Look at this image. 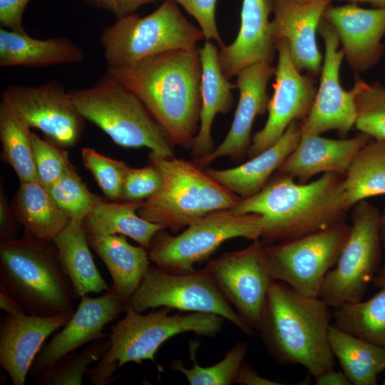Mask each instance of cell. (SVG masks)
Segmentation results:
<instances>
[{
	"label": "cell",
	"mask_w": 385,
	"mask_h": 385,
	"mask_svg": "<svg viewBox=\"0 0 385 385\" xmlns=\"http://www.w3.org/2000/svg\"><path fill=\"white\" fill-rule=\"evenodd\" d=\"M349 4L369 3L375 8H385V0H340Z\"/></svg>",
	"instance_id": "49"
},
{
	"label": "cell",
	"mask_w": 385,
	"mask_h": 385,
	"mask_svg": "<svg viewBox=\"0 0 385 385\" xmlns=\"http://www.w3.org/2000/svg\"><path fill=\"white\" fill-rule=\"evenodd\" d=\"M128 304L110 289L98 297L82 296L69 321L41 347L32 363L30 376L34 377L86 344L106 338L103 328L125 312Z\"/></svg>",
	"instance_id": "17"
},
{
	"label": "cell",
	"mask_w": 385,
	"mask_h": 385,
	"mask_svg": "<svg viewBox=\"0 0 385 385\" xmlns=\"http://www.w3.org/2000/svg\"><path fill=\"white\" fill-rule=\"evenodd\" d=\"M329 341L342 372L353 385H376L385 369V351L346 333L334 324L329 327Z\"/></svg>",
	"instance_id": "31"
},
{
	"label": "cell",
	"mask_w": 385,
	"mask_h": 385,
	"mask_svg": "<svg viewBox=\"0 0 385 385\" xmlns=\"http://www.w3.org/2000/svg\"><path fill=\"white\" fill-rule=\"evenodd\" d=\"M88 5L111 13L116 19L135 13L140 6L158 0H81Z\"/></svg>",
	"instance_id": "44"
},
{
	"label": "cell",
	"mask_w": 385,
	"mask_h": 385,
	"mask_svg": "<svg viewBox=\"0 0 385 385\" xmlns=\"http://www.w3.org/2000/svg\"><path fill=\"white\" fill-rule=\"evenodd\" d=\"M263 217L257 214H240L232 208L212 212L172 235L158 231L148 249L150 262L172 274L194 271L195 265L208 261L225 241L244 237L254 241L261 237Z\"/></svg>",
	"instance_id": "9"
},
{
	"label": "cell",
	"mask_w": 385,
	"mask_h": 385,
	"mask_svg": "<svg viewBox=\"0 0 385 385\" xmlns=\"http://www.w3.org/2000/svg\"><path fill=\"white\" fill-rule=\"evenodd\" d=\"M87 238L90 247L108 270L113 282L110 289L129 304L151 265L148 250L130 244L123 235L89 233Z\"/></svg>",
	"instance_id": "27"
},
{
	"label": "cell",
	"mask_w": 385,
	"mask_h": 385,
	"mask_svg": "<svg viewBox=\"0 0 385 385\" xmlns=\"http://www.w3.org/2000/svg\"><path fill=\"white\" fill-rule=\"evenodd\" d=\"M30 128L6 102L1 100V159L12 168L19 183L37 180Z\"/></svg>",
	"instance_id": "34"
},
{
	"label": "cell",
	"mask_w": 385,
	"mask_h": 385,
	"mask_svg": "<svg viewBox=\"0 0 385 385\" xmlns=\"http://www.w3.org/2000/svg\"><path fill=\"white\" fill-rule=\"evenodd\" d=\"M375 287L385 289V267L379 271L373 279Z\"/></svg>",
	"instance_id": "50"
},
{
	"label": "cell",
	"mask_w": 385,
	"mask_h": 385,
	"mask_svg": "<svg viewBox=\"0 0 385 385\" xmlns=\"http://www.w3.org/2000/svg\"><path fill=\"white\" fill-rule=\"evenodd\" d=\"M18 223L11 206L6 200L4 188H0V241L6 242L18 238Z\"/></svg>",
	"instance_id": "45"
},
{
	"label": "cell",
	"mask_w": 385,
	"mask_h": 385,
	"mask_svg": "<svg viewBox=\"0 0 385 385\" xmlns=\"http://www.w3.org/2000/svg\"><path fill=\"white\" fill-rule=\"evenodd\" d=\"M275 46L278 61L274 92L268 103V118L264 127L252 138L247 154L249 158L276 143L292 121L304 120L312 109L317 91L316 77L303 75L294 66L287 41L279 39Z\"/></svg>",
	"instance_id": "15"
},
{
	"label": "cell",
	"mask_w": 385,
	"mask_h": 385,
	"mask_svg": "<svg viewBox=\"0 0 385 385\" xmlns=\"http://www.w3.org/2000/svg\"><path fill=\"white\" fill-rule=\"evenodd\" d=\"M344 175L326 173L299 183L275 173L255 195L240 200L232 210L263 217L260 240L265 245L288 242L345 221L348 212L342 188Z\"/></svg>",
	"instance_id": "2"
},
{
	"label": "cell",
	"mask_w": 385,
	"mask_h": 385,
	"mask_svg": "<svg viewBox=\"0 0 385 385\" xmlns=\"http://www.w3.org/2000/svg\"><path fill=\"white\" fill-rule=\"evenodd\" d=\"M85 53L71 39L61 36L38 39L26 31L0 29V66L41 68L83 61Z\"/></svg>",
	"instance_id": "26"
},
{
	"label": "cell",
	"mask_w": 385,
	"mask_h": 385,
	"mask_svg": "<svg viewBox=\"0 0 385 385\" xmlns=\"http://www.w3.org/2000/svg\"><path fill=\"white\" fill-rule=\"evenodd\" d=\"M141 202H111L101 198L83 220V227L87 234L129 237L148 250L155 235L164 228L138 214Z\"/></svg>",
	"instance_id": "30"
},
{
	"label": "cell",
	"mask_w": 385,
	"mask_h": 385,
	"mask_svg": "<svg viewBox=\"0 0 385 385\" xmlns=\"http://www.w3.org/2000/svg\"><path fill=\"white\" fill-rule=\"evenodd\" d=\"M148 162L160 173L163 185L142 201L137 212L175 234L212 212L233 208L241 200L193 161L150 151Z\"/></svg>",
	"instance_id": "6"
},
{
	"label": "cell",
	"mask_w": 385,
	"mask_h": 385,
	"mask_svg": "<svg viewBox=\"0 0 385 385\" xmlns=\"http://www.w3.org/2000/svg\"><path fill=\"white\" fill-rule=\"evenodd\" d=\"M209 269L220 291L239 316L259 331L272 275L266 245L260 239L244 249L209 260Z\"/></svg>",
	"instance_id": "13"
},
{
	"label": "cell",
	"mask_w": 385,
	"mask_h": 385,
	"mask_svg": "<svg viewBox=\"0 0 385 385\" xmlns=\"http://www.w3.org/2000/svg\"><path fill=\"white\" fill-rule=\"evenodd\" d=\"M173 1L180 4L196 20L206 41L212 39L220 46L224 44L216 24L215 7L217 0Z\"/></svg>",
	"instance_id": "42"
},
{
	"label": "cell",
	"mask_w": 385,
	"mask_h": 385,
	"mask_svg": "<svg viewBox=\"0 0 385 385\" xmlns=\"http://www.w3.org/2000/svg\"><path fill=\"white\" fill-rule=\"evenodd\" d=\"M322 18L337 31L344 58L355 73L366 72L381 61L384 51L381 39L385 35V8L330 4Z\"/></svg>",
	"instance_id": "18"
},
{
	"label": "cell",
	"mask_w": 385,
	"mask_h": 385,
	"mask_svg": "<svg viewBox=\"0 0 385 385\" xmlns=\"http://www.w3.org/2000/svg\"><path fill=\"white\" fill-rule=\"evenodd\" d=\"M1 98L30 128L41 130L52 144L65 149L80 140L86 119L60 81L51 80L36 86L9 84Z\"/></svg>",
	"instance_id": "14"
},
{
	"label": "cell",
	"mask_w": 385,
	"mask_h": 385,
	"mask_svg": "<svg viewBox=\"0 0 385 385\" xmlns=\"http://www.w3.org/2000/svg\"><path fill=\"white\" fill-rule=\"evenodd\" d=\"M106 71L137 95L175 145L191 148L201 110L197 46L165 51Z\"/></svg>",
	"instance_id": "1"
},
{
	"label": "cell",
	"mask_w": 385,
	"mask_h": 385,
	"mask_svg": "<svg viewBox=\"0 0 385 385\" xmlns=\"http://www.w3.org/2000/svg\"><path fill=\"white\" fill-rule=\"evenodd\" d=\"M332 0H272L274 19L271 31L274 42L284 38L289 45L294 66L317 77L322 68V55L316 41V32L324 11Z\"/></svg>",
	"instance_id": "20"
},
{
	"label": "cell",
	"mask_w": 385,
	"mask_h": 385,
	"mask_svg": "<svg viewBox=\"0 0 385 385\" xmlns=\"http://www.w3.org/2000/svg\"><path fill=\"white\" fill-rule=\"evenodd\" d=\"M235 384L242 385H280L278 381L270 380L259 375V374L248 364H242Z\"/></svg>",
	"instance_id": "46"
},
{
	"label": "cell",
	"mask_w": 385,
	"mask_h": 385,
	"mask_svg": "<svg viewBox=\"0 0 385 385\" xmlns=\"http://www.w3.org/2000/svg\"><path fill=\"white\" fill-rule=\"evenodd\" d=\"M317 385H351L342 371H337L334 367L325 370L314 377Z\"/></svg>",
	"instance_id": "47"
},
{
	"label": "cell",
	"mask_w": 385,
	"mask_h": 385,
	"mask_svg": "<svg viewBox=\"0 0 385 385\" xmlns=\"http://www.w3.org/2000/svg\"><path fill=\"white\" fill-rule=\"evenodd\" d=\"M68 95L81 115L116 145L175 157V145L142 101L107 71L92 86L72 89Z\"/></svg>",
	"instance_id": "7"
},
{
	"label": "cell",
	"mask_w": 385,
	"mask_h": 385,
	"mask_svg": "<svg viewBox=\"0 0 385 385\" xmlns=\"http://www.w3.org/2000/svg\"><path fill=\"white\" fill-rule=\"evenodd\" d=\"M371 139L361 132L344 139L302 133L297 147L275 173L297 179L299 183H307L319 173L345 175L356 153Z\"/></svg>",
	"instance_id": "23"
},
{
	"label": "cell",
	"mask_w": 385,
	"mask_h": 385,
	"mask_svg": "<svg viewBox=\"0 0 385 385\" xmlns=\"http://www.w3.org/2000/svg\"><path fill=\"white\" fill-rule=\"evenodd\" d=\"M0 308L9 314L26 313L20 304L2 289H0Z\"/></svg>",
	"instance_id": "48"
},
{
	"label": "cell",
	"mask_w": 385,
	"mask_h": 385,
	"mask_svg": "<svg viewBox=\"0 0 385 385\" xmlns=\"http://www.w3.org/2000/svg\"><path fill=\"white\" fill-rule=\"evenodd\" d=\"M318 31L324 44V57L321 71L319 86L312 109L301 122L304 133L318 134L337 130L345 137L354 127L355 87L350 91L343 88L339 71L344 53L338 50L339 38L334 27L322 19Z\"/></svg>",
	"instance_id": "16"
},
{
	"label": "cell",
	"mask_w": 385,
	"mask_h": 385,
	"mask_svg": "<svg viewBox=\"0 0 385 385\" xmlns=\"http://www.w3.org/2000/svg\"><path fill=\"white\" fill-rule=\"evenodd\" d=\"M172 311L160 307L143 314L128 304L125 317L111 327L107 351L86 374L91 384H110L115 370L128 362L141 364L143 360H150L155 363V355L160 346L178 334L193 332L214 337L221 331L225 320L211 313L170 314Z\"/></svg>",
	"instance_id": "5"
},
{
	"label": "cell",
	"mask_w": 385,
	"mask_h": 385,
	"mask_svg": "<svg viewBox=\"0 0 385 385\" xmlns=\"http://www.w3.org/2000/svg\"><path fill=\"white\" fill-rule=\"evenodd\" d=\"M0 289L26 314L51 316L75 312L71 284L53 240L26 232L0 243Z\"/></svg>",
	"instance_id": "4"
},
{
	"label": "cell",
	"mask_w": 385,
	"mask_h": 385,
	"mask_svg": "<svg viewBox=\"0 0 385 385\" xmlns=\"http://www.w3.org/2000/svg\"><path fill=\"white\" fill-rule=\"evenodd\" d=\"M60 263L72 286L74 297L108 291L93 259L82 222L70 220L53 240Z\"/></svg>",
	"instance_id": "28"
},
{
	"label": "cell",
	"mask_w": 385,
	"mask_h": 385,
	"mask_svg": "<svg viewBox=\"0 0 385 385\" xmlns=\"http://www.w3.org/2000/svg\"><path fill=\"white\" fill-rule=\"evenodd\" d=\"M11 207L25 232L53 240L70 218L38 180L20 183Z\"/></svg>",
	"instance_id": "29"
},
{
	"label": "cell",
	"mask_w": 385,
	"mask_h": 385,
	"mask_svg": "<svg viewBox=\"0 0 385 385\" xmlns=\"http://www.w3.org/2000/svg\"><path fill=\"white\" fill-rule=\"evenodd\" d=\"M366 301L332 308L334 324L385 351V289Z\"/></svg>",
	"instance_id": "33"
},
{
	"label": "cell",
	"mask_w": 385,
	"mask_h": 385,
	"mask_svg": "<svg viewBox=\"0 0 385 385\" xmlns=\"http://www.w3.org/2000/svg\"><path fill=\"white\" fill-rule=\"evenodd\" d=\"M110 346L106 338L90 342L78 352H71L36 375L34 385H81L88 366L98 361Z\"/></svg>",
	"instance_id": "36"
},
{
	"label": "cell",
	"mask_w": 385,
	"mask_h": 385,
	"mask_svg": "<svg viewBox=\"0 0 385 385\" xmlns=\"http://www.w3.org/2000/svg\"><path fill=\"white\" fill-rule=\"evenodd\" d=\"M46 189L70 220L81 222L101 199L88 189L73 165Z\"/></svg>",
	"instance_id": "38"
},
{
	"label": "cell",
	"mask_w": 385,
	"mask_h": 385,
	"mask_svg": "<svg viewBox=\"0 0 385 385\" xmlns=\"http://www.w3.org/2000/svg\"><path fill=\"white\" fill-rule=\"evenodd\" d=\"M345 221L288 242L266 245L269 267L276 281L308 297H318L327 272L347 241Z\"/></svg>",
	"instance_id": "12"
},
{
	"label": "cell",
	"mask_w": 385,
	"mask_h": 385,
	"mask_svg": "<svg viewBox=\"0 0 385 385\" xmlns=\"http://www.w3.org/2000/svg\"><path fill=\"white\" fill-rule=\"evenodd\" d=\"M272 64L261 63L242 70L237 76L236 88L240 92L238 104L230 128L222 142L210 154L194 160L202 168L222 157L239 162L247 154L251 145L253 122L267 111L270 96L267 84L274 75Z\"/></svg>",
	"instance_id": "19"
},
{
	"label": "cell",
	"mask_w": 385,
	"mask_h": 385,
	"mask_svg": "<svg viewBox=\"0 0 385 385\" xmlns=\"http://www.w3.org/2000/svg\"><path fill=\"white\" fill-rule=\"evenodd\" d=\"M30 0H0V25L6 29L25 32L22 16Z\"/></svg>",
	"instance_id": "43"
},
{
	"label": "cell",
	"mask_w": 385,
	"mask_h": 385,
	"mask_svg": "<svg viewBox=\"0 0 385 385\" xmlns=\"http://www.w3.org/2000/svg\"><path fill=\"white\" fill-rule=\"evenodd\" d=\"M294 1L301 4H303V3H307L313 0H294Z\"/></svg>",
	"instance_id": "52"
},
{
	"label": "cell",
	"mask_w": 385,
	"mask_h": 385,
	"mask_svg": "<svg viewBox=\"0 0 385 385\" xmlns=\"http://www.w3.org/2000/svg\"><path fill=\"white\" fill-rule=\"evenodd\" d=\"M198 342H190V358L192 368H186L180 360H173V370L182 373L190 385H231L235 384L239 370L244 363L248 346L245 342L235 343L224 358L215 364L202 367L196 360Z\"/></svg>",
	"instance_id": "35"
},
{
	"label": "cell",
	"mask_w": 385,
	"mask_h": 385,
	"mask_svg": "<svg viewBox=\"0 0 385 385\" xmlns=\"http://www.w3.org/2000/svg\"><path fill=\"white\" fill-rule=\"evenodd\" d=\"M344 199L351 210L356 202L385 195V141L371 139L355 155L344 175Z\"/></svg>",
	"instance_id": "32"
},
{
	"label": "cell",
	"mask_w": 385,
	"mask_h": 385,
	"mask_svg": "<svg viewBox=\"0 0 385 385\" xmlns=\"http://www.w3.org/2000/svg\"><path fill=\"white\" fill-rule=\"evenodd\" d=\"M202 30L181 13L175 1L165 0L145 16L133 13L117 19L100 35L107 69L133 65L165 51L197 46Z\"/></svg>",
	"instance_id": "8"
},
{
	"label": "cell",
	"mask_w": 385,
	"mask_h": 385,
	"mask_svg": "<svg viewBox=\"0 0 385 385\" xmlns=\"http://www.w3.org/2000/svg\"><path fill=\"white\" fill-rule=\"evenodd\" d=\"M354 77V127L372 139L385 141V86L379 81L369 84L359 73Z\"/></svg>",
	"instance_id": "37"
},
{
	"label": "cell",
	"mask_w": 385,
	"mask_h": 385,
	"mask_svg": "<svg viewBox=\"0 0 385 385\" xmlns=\"http://www.w3.org/2000/svg\"><path fill=\"white\" fill-rule=\"evenodd\" d=\"M302 135L301 121L294 120L272 145L241 165L205 172L241 200L259 192L297 147Z\"/></svg>",
	"instance_id": "24"
},
{
	"label": "cell",
	"mask_w": 385,
	"mask_h": 385,
	"mask_svg": "<svg viewBox=\"0 0 385 385\" xmlns=\"http://www.w3.org/2000/svg\"><path fill=\"white\" fill-rule=\"evenodd\" d=\"M272 12V0H242L238 34L232 43L218 50L220 66L227 78L255 64L273 63L277 48L269 21Z\"/></svg>",
	"instance_id": "22"
},
{
	"label": "cell",
	"mask_w": 385,
	"mask_h": 385,
	"mask_svg": "<svg viewBox=\"0 0 385 385\" xmlns=\"http://www.w3.org/2000/svg\"><path fill=\"white\" fill-rule=\"evenodd\" d=\"M31 148L38 181L46 188L54 183L72 164L68 152L31 132Z\"/></svg>",
	"instance_id": "40"
},
{
	"label": "cell",
	"mask_w": 385,
	"mask_h": 385,
	"mask_svg": "<svg viewBox=\"0 0 385 385\" xmlns=\"http://www.w3.org/2000/svg\"><path fill=\"white\" fill-rule=\"evenodd\" d=\"M162 185L163 177L153 165L149 163L140 168H129L124 178L121 200L143 201L158 192Z\"/></svg>",
	"instance_id": "41"
},
{
	"label": "cell",
	"mask_w": 385,
	"mask_h": 385,
	"mask_svg": "<svg viewBox=\"0 0 385 385\" xmlns=\"http://www.w3.org/2000/svg\"><path fill=\"white\" fill-rule=\"evenodd\" d=\"M330 307L275 281L263 309L258 332L270 355L280 364H299L314 377L334 367L329 341Z\"/></svg>",
	"instance_id": "3"
},
{
	"label": "cell",
	"mask_w": 385,
	"mask_h": 385,
	"mask_svg": "<svg viewBox=\"0 0 385 385\" xmlns=\"http://www.w3.org/2000/svg\"><path fill=\"white\" fill-rule=\"evenodd\" d=\"M379 235L381 241L383 242L385 247V208L381 212L380 222H379Z\"/></svg>",
	"instance_id": "51"
},
{
	"label": "cell",
	"mask_w": 385,
	"mask_h": 385,
	"mask_svg": "<svg viewBox=\"0 0 385 385\" xmlns=\"http://www.w3.org/2000/svg\"><path fill=\"white\" fill-rule=\"evenodd\" d=\"M200 56L201 110L199 130L190 148L194 160L214 150L211 134L214 118L217 113H227L231 110L235 100L232 91L236 88L222 73L218 61V49L212 42H205L200 48Z\"/></svg>",
	"instance_id": "25"
},
{
	"label": "cell",
	"mask_w": 385,
	"mask_h": 385,
	"mask_svg": "<svg viewBox=\"0 0 385 385\" xmlns=\"http://www.w3.org/2000/svg\"><path fill=\"white\" fill-rule=\"evenodd\" d=\"M73 314H9L0 325V365L13 385H24L46 339L63 327Z\"/></svg>",
	"instance_id": "21"
},
{
	"label": "cell",
	"mask_w": 385,
	"mask_h": 385,
	"mask_svg": "<svg viewBox=\"0 0 385 385\" xmlns=\"http://www.w3.org/2000/svg\"><path fill=\"white\" fill-rule=\"evenodd\" d=\"M383 384L385 385V379H384V382H383Z\"/></svg>",
	"instance_id": "53"
},
{
	"label": "cell",
	"mask_w": 385,
	"mask_h": 385,
	"mask_svg": "<svg viewBox=\"0 0 385 385\" xmlns=\"http://www.w3.org/2000/svg\"><path fill=\"white\" fill-rule=\"evenodd\" d=\"M351 229L336 263L326 274L318 297L331 308L362 300L379 271L381 249V212L366 200L350 210Z\"/></svg>",
	"instance_id": "10"
},
{
	"label": "cell",
	"mask_w": 385,
	"mask_h": 385,
	"mask_svg": "<svg viewBox=\"0 0 385 385\" xmlns=\"http://www.w3.org/2000/svg\"><path fill=\"white\" fill-rule=\"evenodd\" d=\"M129 304L138 312L168 307L180 312L211 313L223 317L249 337L255 334L226 299L206 266L188 273L172 274L150 265Z\"/></svg>",
	"instance_id": "11"
},
{
	"label": "cell",
	"mask_w": 385,
	"mask_h": 385,
	"mask_svg": "<svg viewBox=\"0 0 385 385\" xmlns=\"http://www.w3.org/2000/svg\"><path fill=\"white\" fill-rule=\"evenodd\" d=\"M81 157L103 194L113 201L121 200L124 178L130 167L90 148H82Z\"/></svg>",
	"instance_id": "39"
}]
</instances>
